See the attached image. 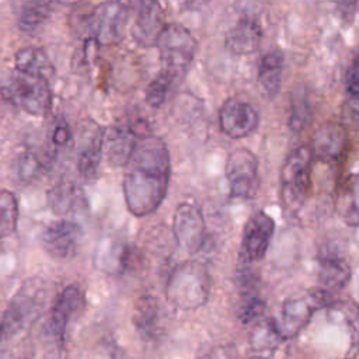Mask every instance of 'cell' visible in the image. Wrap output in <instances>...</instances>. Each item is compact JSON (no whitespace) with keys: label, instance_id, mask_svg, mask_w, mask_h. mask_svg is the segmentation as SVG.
Returning a JSON list of instances; mask_svg holds the SVG:
<instances>
[{"label":"cell","instance_id":"obj_10","mask_svg":"<svg viewBox=\"0 0 359 359\" xmlns=\"http://www.w3.org/2000/svg\"><path fill=\"white\" fill-rule=\"evenodd\" d=\"M146 135L137 123L119 122L104 132L102 151L111 165H125L132 156L137 142Z\"/></svg>","mask_w":359,"mask_h":359},{"label":"cell","instance_id":"obj_7","mask_svg":"<svg viewBox=\"0 0 359 359\" xmlns=\"http://www.w3.org/2000/svg\"><path fill=\"white\" fill-rule=\"evenodd\" d=\"M206 273L198 265L189 264L177 268L168 286L172 302L184 309L202 304L206 300Z\"/></svg>","mask_w":359,"mask_h":359},{"label":"cell","instance_id":"obj_17","mask_svg":"<svg viewBox=\"0 0 359 359\" xmlns=\"http://www.w3.org/2000/svg\"><path fill=\"white\" fill-rule=\"evenodd\" d=\"M313 309L309 299H289L283 303L279 318H273L271 323L280 338H290L309 323Z\"/></svg>","mask_w":359,"mask_h":359},{"label":"cell","instance_id":"obj_2","mask_svg":"<svg viewBox=\"0 0 359 359\" xmlns=\"http://www.w3.org/2000/svg\"><path fill=\"white\" fill-rule=\"evenodd\" d=\"M0 95L28 115H45L52 104L48 80L21 72H13L0 83Z\"/></svg>","mask_w":359,"mask_h":359},{"label":"cell","instance_id":"obj_8","mask_svg":"<svg viewBox=\"0 0 359 359\" xmlns=\"http://www.w3.org/2000/svg\"><path fill=\"white\" fill-rule=\"evenodd\" d=\"M259 125V115L257 109L240 100L229 98L219 109L220 130L231 139H243L257 130Z\"/></svg>","mask_w":359,"mask_h":359},{"label":"cell","instance_id":"obj_15","mask_svg":"<svg viewBox=\"0 0 359 359\" xmlns=\"http://www.w3.org/2000/svg\"><path fill=\"white\" fill-rule=\"evenodd\" d=\"M348 147L346 129L341 123L327 122L321 125L311 140L313 158H318L325 164L337 163L342 158Z\"/></svg>","mask_w":359,"mask_h":359},{"label":"cell","instance_id":"obj_13","mask_svg":"<svg viewBox=\"0 0 359 359\" xmlns=\"http://www.w3.org/2000/svg\"><path fill=\"white\" fill-rule=\"evenodd\" d=\"M104 129L93 121H86L80 126L79 149H77V170L86 180H93L102 158Z\"/></svg>","mask_w":359,"mask_h":359},{"label":"cell","instance_id":"obj_9","mask_svg":"<svg viewBox=\"0 0 359 359\" xmlns=\"http://www.w3.org/2000/svg\"><path fill=\"white\" fill-rule=\"evenodd\" d=\"M275 231L273 219L264 210L252 213L244 224L240 257L245 262H254L264 258Z\"/></svg>","mask_w":359,"mask_h":359},{"label":"cell","instance_id":"obj_22","mask_svg":"<svg viewBox=\"0 0 359 359\" xmlns=\"http://www.w3.org/2000/svg\"><path fill=\"white\" fill-rule=\"evenodd\" d=\"M55 161V147H31L18 160V175L24 181H32L49 170Z\"/></svg>","mask_w":359,"mask_h":359},{"label":"cell","instance_id":"obj_14","mask_svg":"<svg viewBox=\"0 0 359 359\" xmlns=\"http://www.w3.org/2000/svg\"><path fill=\"white\" fill-rule=\"evenodd\" d=\"M165 27L164 10L158 0H137L132 28L133 39L142 46H154Z\"/></svg>","mask_w":359,"mask_h":359},{"label":"cell","instance_id":"obj_11","mask_svg":"<svg viewBox=\"0 0 359 359\" xmlns=\"http://www.w3.org/2000/svg\"><path fill=\"white\" fill-rule=\"evenodd\" d=\"M172 231L180 247L196 252L205 240V222L201 210L188 202L178 205L172 217Z\"/></svg>","mask_w":359,"mask_h":359},{"label":"cell","instance_id":"obj_23","mask_svg":"<svg viewBox=\"0 0 359 359\" xmlns=\"http://www.w3.org/2000/svg\"><path fill=\"white\" fill-rule=\"evenodd\" d=\"M14 65H15L17 72L42 77L45 80H48V77L53 72V66H52L46 52L43 49L35 48V46H28V48L20 49L14 56Z\"/></svg>","mask_w":359,"mask_h":359},{"label":"cell","instance_id":"obj_30","mask_svg":"<svg viewBox=\"0 0 359 359\" xmlns=\"http://www.w3.org/2000/svg\"><path fill=\"white\" fill-rule=\"evenodd\" d=\"M265 310V303L262 299H259L255 293L244 294V299L241 302L238 317L243 323H251L257 317H259Z\"/></svg>","mask_w":359,"mask_h":359},{"label":"cell","instance_id":"obj_18","mask_svg":"<svg viewBox=\"0 0 359 359\" xmlns=\"http://www.w3.org/2000/svg\"><path fill=\"white\" fill-rule=\"evenodd\" d=\"M48 205L52 212L65 219L69 215H77L87 209V198L83 189L70 181L56 184L48 192Z\"/></svg>","mask_w":359,"mask_h":359},{"label":"cell","instance_id":"obj_25","mask_svg":"<svg viewBox=\"0 0 359 359\" xmlns=\"http://www.w3.org/2000/svg\"><path fill=\"white\" fill-rule=\"evenodd\" d=\"M181 79V76L161 69V72L149 83L146 88V102L153 108H160L171 97Z\"/></svg>","mask_w":359,"mask_h":359},{"label":"cell","instance_id":"obj_34","mask_svg":"<svg viewBox=\"0 0 359 359\" xmlns=\"http://www.w3.org/2000/svg\"><path fill=\"white\" fill-rule=\"evenodd\" d=\"M356 0H339V8L342 17H349L355 13Z\"/></svg>","mask_w":359,"mask_h":359},{"label":"cell","instance_id":"obj_6","mask_svg":"<svg viewBox=\"0 0 359 359\" xmlns=\"http://www.w3.org/2000/svg\"><path fill=\"white\" fill-rule=\"evenodd\" d=\"M128 6L118 0H108L98 4L88 15L90 39L101 45H111L123 34L128 24Z\"/></svg>","mask_w":359,"mask_h":359},{"label":"cell","instance_id":"obj_16","mask_svg":"<svg viewBox=\"0 0 359 359\" xmlns=\"http://www.w3.org/2000/svg\"><path fill=\"white\" fill-rule=\"evenodd\" d=\"M262 36L261 21L255 15H243L227 31L224 45L234 55H248L259 48Z\"/></svg>","mask_w":359,"mask_h":359},{"label":"cell","instance_id":"obj_31","mask_svg":"<svg viewBox=\"0 0 359 359\" xmlns=\"http://www.w3.org/2000/svg\"><path fill=\"white\" fill-rule=\"evenodd\" d=\"M341 125L345 129L359 130V98L351 97L341 107Z\"/></svg>","mask_w":359,"mask_h":359},{"label":"cell","instance_id":"obj_29","mask_svg":"<svg viewBox=\"0 0 359 359\" xmlns=\"http://www.w3.org/2000/svg\"><path fill=\"white\" fill-rule=\"evenodd\" d=\"M157 320V303L153 297H143L137 302L135 324L142 332H149Z\"/></svg>","mask_w":359,"mask_h":359},{"label":"cell","instance_id":"obj_32","mask_svg":"<svg viewBox=\"0 0 359 359\" xmlns=\"http://www.w3.org/2000/svg\"><path fill=\"white\" fill-rule=\"evenodd\" d=\"M346 91L351 97L359 98V57H356L346 72L345 77Z\"/></svg>","mask_w":359,"mask_h":359},{"label":"cell","instance_id":"obj_21","mask_svg":"<svg viewBox=\"0 0 359 359\" xmlns=\"http://www.w3.org/2000/svg\"><path fill=\"white\" fill-rule=\"evenodd\" d=\"M318 261V278L324 286H327L328 289H341L348 283L351 278V269L344 261L342 255L338 254L334 247H324Z\"/></svg>","mask_w":359,"mask_h":359},{"label":"cell","instance_id":"obj_28","mask_svg":"<svg viewBox=\"0 0 359 359\" xmlns=\"http://www.w3.org/2000/svg\"><path fill=\"white\" fill-rule=\"evenodd\" d=\"M18 220V203L13 192L0 191V238L15 231Z\"/></svg>","mask_w":359,"mask_h":359},{"label":"cell","instance_id":"obj_26","mask_svg":"<svg viewBox=\"0 0 359 359\" xmlns=\"http://www.w3.org/2000/svg\"><path fill=\"white\" fill-rule=\"evenodd\" d=\"M341 215L349 226H359V172L348 177L339 192Z\"/></svg>","mask_w":359,"mask_h":359},{"label":"cell","instance_id":"obj_33","mask_svg":"<svg viewBox=\"0 0 359 359\" xmlns=\"http://www.w3.org/2000/svg\"><path fill=\"white\" fill-rule=\"evenodd\" d=\"M70 139V130H69V126L65 123V122H59L55 128V132H53V137H52V142L53 144L57 147V146H63L69 142Z\"/></svg>","mask_w":359,"mask_h":359},{"label":"cell","instance_id":"obj_19","mask_svg":"<svg viewBox=\"0 0 359 359\" xmlns=\"http://www.w3.org/2000/svg\"><path fill=\"white\" fill-rule=\"evenodd\" d=\"M83 303V294L81 290L74 286H66L57 296L53 309H52V316H50V328L53 335L63 341L65 334L67 330V324L73 314L79 310V307Z\"/></svg>","mask_w":359,"mask_h":359},{"label":"cell","instance_id":"obj_4","mask_svg":"<svg viewBox=\"0 0 359 359\" xmlns=\"http://www.w3.org/2000/svg\"><path fill=\"white\" fill-rule=\"evenodd\" d=\"M156 46L163 69L184 77L196 52V39L191 31L180 24H165Z\"/></svg>","mask_w":359,"mask_h":359},{"label":"cell","instance_id":"obj_36","mask_svg":"<svg viewBox=\"0 0 359 359\" xmlns=\"http://www.w3.org/2000/svg\"><path fill=\"white\" fill-rule=\"evenodd\" d=\"M202 1H205V0H185L187 4H199Z\"/></svg>","mask_w":359,"mask_h":359},{"label":"cell","instance_id":"obj_20","mask_svg":"<svg viewBox=\"0 0 359 359\" xmlns=\"http://www.w3.org/2000/svg\"><path fill=\"white\" fill-rule=\"evenodd\" d=\"M285 69V56L280 50H271L265 53L258 66V86L265 97L276 98L282 88Z\"/></svg>","mask_w":359,"mask_h":359},{"label":"cell","instance_id":"obj_5","mask_svg":"<svg viewBox=\"0 0 359 359\" xmlns=\"http://www.w3.org/2000/svg\"><path fill=\"white\" fill-rule=\"evenodd\" d=\"M224 175L233 199H250L259 187L258 158L248 149H236L227 156Z\"/></svg>","mask_w":359,"mask_h":359},{"label":"cell","instance_id":"obj_35","mask_svg":"<svg viewBox=\"0 0 359 359\" xmlns=\"http://www.w3.org/2000/svg\"><path fill=\"white\" fill-rule=\"evenodd\" d=\"M53 1H57L60 4H65V6H73V4H77L80 3L81 0H53Z\"/></svg>","mask_w":359,"mask_h":359},{"label":"cell","instance_id":"obj_12","mask_svg":"<svg viewBox=\"0 0 359 359\" xmlns=\"http://www.w3.org/2000/svg\"><path fill=\"white\" fill-rule=\"evenodd\" d=\"M80 238L81 227L69 219L50 222L41 236L45 251L57 259H66L74 255Z\"/></svg>","mask_w":359,"mask_h":359},{"label":"cell","instance_id":"obj_1","mask_svg":"<svg viewBox=\"0 0 359 359\" xmlns=\"http://www.w3.org/2000/svg\"><path fill=\"white\" fill-rule=\"evenodd\" d=\"M123 167L122 191L128 210L135 216L153 213L164 201L170 182L171 158L165 143L156 136H143Z\"/></svg>","mask_w":359,"mask_h":359},{"label":"cell","instance_id":"obj_3","mask_svg":"<svg viewBox=\"0 0 359 359\" xmlns=\"http://www.w3.org/2000/svg\"><path fill=\"white\" fill-rule=\"evenodd\" d=\"M313 154L310 147L300 146L290 151L280 170V199L287 212L296 213L304 205L311 178Z\"/></svg>","mask_w":359,"mask_h":359},{"label":"cell","instance_id":"obj_37","mask_svg":"<svg viewBox=\"0 0 359 359\" xmlns=\"http://www.w3.org/2000/svg\"><path fill=\"white\" fill-rule=\"evenodd\" d=\"M251 359H264V358H251Z\"/></svg>","mask_w":359,"mask_h":359},{"label":"cell","instance_id":"obj_24","mask_svg":"<svg viewBox=\"0 0 359 359\" xmlns=\"http://www.w3.org/2000/svg\"><path fill=\"white\" fill-rule=\"evenodd\" d=\"M53 0H22L18 11V27L21 31L32 34L38 31L49 18Z\"/></svg>","mask_w":359,"mask_h":359},{"label":"cell","instance_id":"obj_27","mask_svg":"<svg viewBox=\"0 0 359 359\" xmlns=\"http://www.w3.org/2000/svg\"><path fill=\"white\" fill-rule=\"evenodd\" d=\"M311 121L310 95L304 87L296 88L290 95L287 125L293 132H302Z\"/></svg>","mask_w":359,"mask_h":359}]
</instances>
